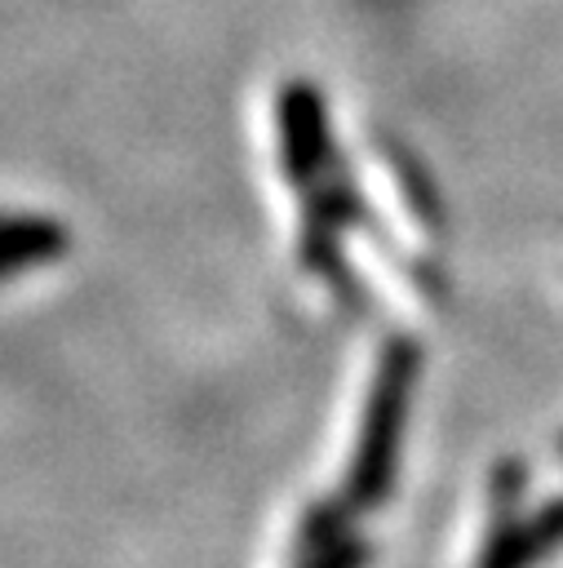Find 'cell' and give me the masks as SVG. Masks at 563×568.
Wrapping results in <instances>:
<instances>
[{
    "label": "cell",
    "instance_id": "3957f363",
    "mask_svg": "<svg viewBox=\"0 0 563 568\" xmlns=\"http://www.w3.org/2000/svg\"><path fill=\"white\" fill-rule=\"evenodd\" d=\"M66 244V231L44 217H9L0 222V275L27 271L35 262L58 257Z\"/></svg>",
    "mask_w": 563,
    "mask_h": 568
},
{
    "label": "cell",
    "instance_id": "7a4b0ae2",
    "mask_svg": "<svg viewBox=\"0 0 563 568\" xmlns=\"http://www.w3.org/2000/svg\"><path fill=\"white\" fill-rule=\"evenodd\" d=\"M279 160L288 182L315 186L319 169L328 164V129L324 106L310 84H288L279 93Z\"/></svg>",
    "mask_w": 563,
    "mask_h": 568
},
{
    "label": "cell",
    "instance_id": "277c9868",
    "mask_svg": "<svg viewBox=\"0 0 563 568\" xmlns=\"http://www.w3.org/2000/svg\"><path fill=\"white\" fill-rule=\"evenodd\" d=\"M364 564V546L359 541H337V546H328L315 564H306V568H359Z\"/></svg>",
    "mask_w": 563,
    "mask_h": 568
},
{
    "label": "cell",
    "instance_id": "6da1fadb",
    "mask_svg": "<svg viewBox=\"0 0 563 568\" xmlns=\"http://www.w3.org/2000/svg\"><path fill=\"white\" fill-rule=\"evenodd\" d=\"M412 373H417V351L408 342L386 346L381 368L372 377V395L364 408V430L355 444V462L346 475V501L350 506H372L381 501L390 470H395V448H399V422L408 408V390H412Z\"/></svg>",
    "mask_w": 563,
    "mask_h": 568
}]
</instances>
